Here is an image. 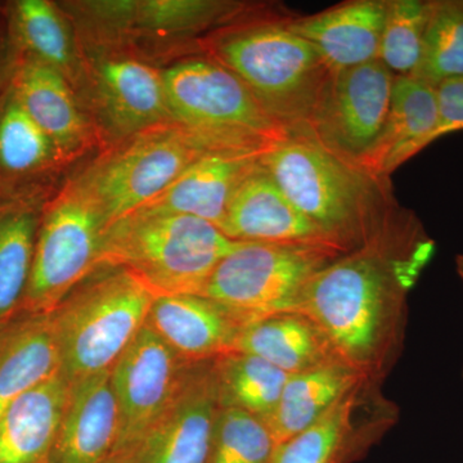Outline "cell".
<instances>
[{"label": "cell", "mask_w": 463, "mask_h": 463, "mask_svg": "<svg viewBox=\"0 0 463 463\" xmlns=\"http://www.w3.org/2000/svg\"><path fill=\"white\" fill-rule=\"evenodd\" d=\"M431 9L432 0H389L379 61L395 76L416 72Z\"/></svg>", "instance_id": "cell-32"}, {"label": "cell", "mask_w": 463, "mask_h": 463, "mask_svg": "<svg viewBox=\"0 0 463 463\" xmlns=\"http://www.w3.org/2000/svg\"><path fill=\"white\" fill-rule=\"evenodd\" d=\"M18 56L33 58L60 72L76 93L83 83V54L75 27L58 3L16 0L5 5Z\"/></svg>", "instance_id": "cell-24"}, {"label": "cell", "mask_w": 463, "mask_h": 463, "mask_svg": "<svg viewBox=\"0 0 463 463\" xmlns=\"http://www.w3.org/2000/svg\"><path fill=\"white\" fill-rule=\"evenodd\" d=\"M118 438V410L111 376L70 383L48 463H109Z\"/></svg>", "instance_id": "cell-20"}, {"label": "cell", "mask_w": 463, "mask_h": 463, "mask_svg": "<svg viewBox=\"0 0 463 463\" xmlns=\"http://www.w3.org/2000/svg\"><path fill=\"white\" fill-rule=\"evenodd\" d=\"M437 94L439 120L429 145L448 134L463 130V78L439 85Z\"/></svg>", "instance_id": "cell-34"}, {"label": "cell", "mask_w": 463, "mask_h": 463, "mask_svg": "<svg viewBox=\"0 0 463 463\" xmlns=\"http://www.w3.org/2000/svg\"><path fill=\"white\" fill-rule=\"evenodd\" d=\"M263 5L231 0H118V48L137 53L147 43L151 47H190L200 54L203 38Z\"/></svg>", "instance_id": "cell-14"}, {"label": "cell", "mask_w": 463, "mask_h": 463, "mask_svg": "<svg viewBox=\"0 0 463 463\" xmlns=\"http://www.w3.org/2000/svg\"><path fill=\"white\" fill-rule=\"evenodd\" d=\"M412 78L434 90L463 78V0H432L421 60Z\"/></svg>", "instance_id": "cell-31"}, {"label": "cell", "mask_w": 463, "mask_h": 463, "mask_svg": "<svg viewBox=\"0 0 463 463\" xmlns=\"http://www.w3.org/2000/svg\"><path fill=\"white\" fill-rule=\"evenodd\" d=\"M192 365L145 325L109 371L118 410L115 452L172 401Z\"/></svg>", "instance_id": "cell-15"}, {"label": "cell", "mask_w": 463, "mask_h": 463, "mask_svg": "<svg viewBox=\"0 0 463 463\" xmlns=\"http://www.w3.org/2000/svg\"><path fill=\"white\" fill-rule=\"evenodd\" d=\"M109 224L75 176L44 203L23 310L51 315L63 298L99 269Z\"/></svg>", "instance_id": "cell-8"}, {"label": "cell", "mask_w": 463, "mask_h": 463, "mask_svg": "<svg viewBox=\"0 0 463 463\" xmlns=\"http://www.w3.org/2000/svg\"><path fill=\"white\" fill-rule=\"evenodd\" d=\"M11 85L27 115L70 163L100 148L99 134L78 93L56 70L18 56Z\"/></svg>", "instance_id": "cell-17"}, {"label": "cell", "mask_w": 463, "mask_h": 463, "mask_svg": "<svg viewBox=\"0 0 463 463\" xmlns=\"http://www.w3.org/2000/svg\"><path fill=\"white\" fill-rule=\"evenodd\" d=\"M71 165L9 85L0 96V203H47Z\"/></svg>", "instance_id": "cell-16"}, {"label": "cell", "mask_w": 463, "mask_h": 463, "mask_svg": "<svg viewBox=\"0 0 463 463\" xmlns=\"http://www.w3.org/2000/svg\"><path fill=\"white\" fill-rule=\"evenodd\" d=\"M260 161L292 205L344 252L370 242L402 210L389 179L336 156L307 134H288Z\"/></svg>", "instance_id": "cell-2"}, {"label": "cell", "mask_w": 463, "mask_h": 463, "mask_svg": "<svg viewBox=\"0 0 463 463\" xmlns=\"http://www.w3.org/2000/svg\"><path fill=\"white\" fill-rule=\"evenodd\" d=\"M78 96L96 128L100 149L174 121L163 69L120 48L83 47Z\"/></svg>", "instance_id": "cell-10"}, {"label": "cell", "mask_w": 463, "mask_h": 463, "mask_svg": "<svg viewBox=\"0 0 463 463\" xmlns=\"http://www.w3.org/2000/svg\"><path fill=\"white\" fill-rule=\"evenodd\" d=\"M70 383L58 373L0 416V463H45L62 417Z\"/></svg>", "instance_id": "cell-25"}, {"label": "cell", "mask_w": 463, "mask_h": 463, "mask_svg": "<svg viewBox=\"0 0 463 463\" xmlns=\"http://www.w3.org/2000/svg\"><path fill=\"white\" fill-rule=\"evenodd\" d=\"M209 152L194 133L169 121L100 149L74 176L109 227L156 199Z\"/></svg>", "instance_id": "cell-7"}, {"label": "cell", "mask_w": 463, "mask_h": 463, "mask_svg": "<svg viewBox=\"0 0 463 463\" xmlns=\"http://www.w3.org/2000/svg\"><path fill=\"white\" fill-rule=\"evenodd\" d=\"M156 295L129 270L102 267L51 313L69 383L108 373L147 322Z\"/></svg>", "instance_id": "cell-5"}, {"label": "cell", "mask_w": 463, "mask_h": 463, "mask_svg": "<svg viewBox=\"0 0 463 463\" xmlns=\"http://www.w3.org/2000/svg\"><path fill=\"white\" fill-rule=\"evenodd\" d=\"M438 120L437 90L410 76H395L388 118L364 169L389 179L405 161L428 147Z\"/></svg>", "instance_id": "cell-23"}, {"label": "cell", "mask_w": 463, "mask_h": 463, "mask_svg": "<svg viewBox=\"0 0 463 463\" xmlns=\"http://www.w3.org/2000/svg\"><path fill=\"white\" fill-rule=\"evenodd\" d=\"M389 0H350L310 16H291L288 26L321 54L331 71L379 60Z\"/></svg>", "instance_id": "cell-21"}, {"label": "cell", "mask_w": 463, "mask_h": 463, "mask_svg": "<svg viewBox=\"0 0 463 463\" xmlns=\"http://www.w3.org/2000/svg\"><path fill=\"white\" fill-rule=\"evenodd\" d=\"M174 121L210 151L264 155L288 136L233 72L203 54L163 69Z\"/></svg>", "instance_id": "cell-6"}, {"label": "cell", "mask_w": 463, "mask_h": 463, "mask_svg": "<svg viewBox=\"0 0 463 463\" xmlns=\"http://www.w3.org/2000/svg\"><path fill=\"white\" fill-rule=\"evenodd\" d=\"M239 243L194 216L132 213L106 231L99 268H125L156 298L201 295Z\"/></svg>", "instance_id": "cell-4"}, {"label": "cell", "mask_w": 463, "mask_h": 463, "mask_svg": "<svg viewBox=\"0 0 463 463\" xmlns=\"http://www.w3.org/2000/svg\"><path fill=\"white\" fill-rule=\"evenodd\" d=\"M289 17L265 5L203 38L200 54L233 72L291 134L306 132L332 71L318 51L292 32Z\"/></svg>", "instance_id": "cell-3"}, {"label": "cell", "mask_w": 463, "mask_h": 463, "mask_svg": "<svg viewBox=\"0 0 463 463\" xmlns=\"http://www.w3.org/2000/svg\"><path fill=\"white\" fill-rule=\"evenodd\" d=\"M399 408L365 379L307 430L279 444L270 463H353L397 423Z\"/></svg>", "instance_id": "cell-13"}, {"label": "cell", "mask_w": 463, "mask_h": 463, "mask_svg": "<svg viewBox=\"0 0 463 463\" xmlns=\"http://www.w3.org/2000/svg\"><path fill=\"white\" fill-rule=\"evenodd\" d=\"M221 407L237 408L269 421L289 374L260 356L231 352L214 361Z\"/></svg>", "instance_id": "cell-30"}, {"label": "cell", "mask_w": 463, "mask_h": 463, "mask_svg": "<svg viewBox=\"0 0 463 463\" xmlns=\"http://www.w3.org/2000/svg\"><path fill=\"white\" fill-rule=\"evenodd\" d=\"M456 270L463 282V254L457 255L456 257Z\"/></svg>", "instance_id": "cell-36"}, {"label": "cell", "mask_w": 463, "mask_h": 463, "mask_svg": "<svg viewBox=\"0 0 463 463\" xmlns=\"http://www.w3.org/2000/svg\"><path fill=\"white\" fill-rule=\"evenodd\" d=\"M364 380V374L340 358L289 374L279 405L267 422L277 446L315 425Z\"/></svg>", "instance_id": "cell-28"}, {"label": "cell", "mask_w": 463, "mask_h": 463, "mask_svg": "<svg viewBox=\"0 0 463 463\" xmlns=\"http://www.w3.org/2000/svg\"><path fill=\"white\" fill-rule=\"evenodd\" d=\"M219 410L214 361L192 365L172 401L109 463H207Z\"/></svg>", "instance_id": "cell-12"}, {"label": "cell", "mask_w": 463, "mask_h": 463, "mask_svg": "<svg viewBox=\"0 0 463 463\" xmlns=\"http://www.w3.org/2000/svg\"><path fill=\"white\" fill-rule=\"evenodd\" d=\"M276 447L264 420L237 408L221 407L207 463H270Z\"/></svg>", "instance_id": "cell-33"}, {"label": "cell", "mask_w": 463, "mask_h": 463, "mask_svg": "<svg viewBox=\"0 0 463 463\" xmlns=\"http://www.w3.org/2000/svg\"><path fill=\"white\" fill-rule=\"evenodd\" d=\"M17 61L18 53L9 33L5 5H0V96L11 85Z\"/></svg>", "instance_id": "cell-35"}, {"label": "cell", "mask_w": 463, "mask_h": 463, "mask_svg": "<svg viewBox=\"0 0 463 463\" xmlns=\"http://www.w3.org/2000/svg\"><path fill=\"white\" fill-rule=\"evenodd\" d=\"M248 321L203 295H166L152 304L146 325L190 364L233 352Z\"/></svg>", "instance_id": "cell-18"}, {"label": "cell", "mask_w": 463, "mask_h": 463, "mask_svg": "<svg viewBox=\"0 0 463 463\" xmlns=\"http://www.w3.org/2000/svg\"><path fill=\"white\" fill-rule=\"evenodd\" d=\"M462 377H463V371H462Z\"/></svg>", "instance_id": "cell-37"}, {"label": "cell", "mask_w": 463, "mask_h": 463, "mask_svg": "<svg viewBox=\"0 0 463 463\" xmlns=\"http://www.w3.org/2000/svg\"><path fill=\"white\" fill-rule=\"evenodd\" d=\"M346 252L326 243L240 242L203 291L248 322L297 307L316 274Z\"/></svg>", "instance_id": "cell-9"}, {"label": "cell", "mask_w": 463, "mask_h": 463, "mask_svg": "<svg viewBox=\"0 0 463 463\" xmlns=\"http://www.w3.org/2000/svg\"><path fill=\"white\" fill-rule=\"evenodd\" d=\"M219 230L239 242H309L334 246L292 205L261 161L234 192Z\"/></svg>", "instance_id": "cell-19"}, {"label": "cell", "mask_w": 463, "mask_h": 463, "mask_svg": "<svg viewBox=\"0 0 463 463\" xmlns=\"http://www.w3.org/2000/svg\"><path fill=\"white\" fill-rule=\"evenodd\" d=\"M233 352L260 356L288 374L304 373L337 358L321 328L298 310L249 322L241 331Z\"/></svg>", "instance_id": "cell-27"}, {"label": "cell", "mask_w": 463, "mask_h": 463, "mask_svg": "<svg viewBox=\"0 0 463 463\" xmlns=\"http://www.w3.org/2000/svg\"><path fill=\"white\" fill-rule=\"evenodd\" d=\"M58 373L60 353L50 315L21 313L0 327V416Z\"/></svg>", "instance_id": "cell-26"}, {"label": "cell", "mask_w": 463, "mask_h": 463, "mask_svg": "<svg viewBox=\"0 0 463 463\" xmlns=\"http://www.w3.org/2000/svg\"><path fill=\"white\" fill-rule=\"evenodd\" d=\"M261 154L216 151L203 155L156 199L134 213L194 216L221 227L232 196Z\"/></svg>", "instance_id": "cell-22"}, {"label": "cell", "mask_w": 463, "mask_h": 463, "mask_svg": "<svg viewBox=\"0 0 463 463\" xmlns=\"http://www.w3.org/2000/svg\"><path fill=\"white\" fill-rule=\"evenodd\" d=\"M45 463H48V461H47V462H45Z\"/></svg>", "instance_id": "cell-38"}, {"label": "cell", "mask_w": 463, "mask_h": 463, "mask_svg": "<svg viewBox=\"0 0 463 463\" xmlns=\"http://www.w3.org/2000/svg\"><path fill=\"white\" fill-rule=\"evenodd\" d=\"M44 203H0V327L23 310Z\"/></svg>", "instance_id": "cell-29"}, {"label": "cell", "mask_w": 463, "mask_h": 463, "mask_svg": "<svg viewBox=\"0 0 463 463\" xmlns=\"http://www.w3.org/2000/svg\"><path fill=\"white\" fill-rule=\"evenodd\" d=\"M394 79L379 60L332 71L303 134L364 169L388 118Z\"/></svg>", "instance_id": "cell-11"}, {"label": "cell", "mask_w": 463, "mask_h": 463, "mask_svg": "<svg viewBox=\"0 0 463 463\" xmlns=\"http://www.w3.org/2000/svg\"><path fill=\"white\" fill-rule=\"evenodd\" d=\"M434 252L421 222L402 209L370 242L316 274L294 310L316 322L337 358L381 383L401 356L408 297Z\"/></svg>", "instance_id": "cell-1"}]
</instances>
